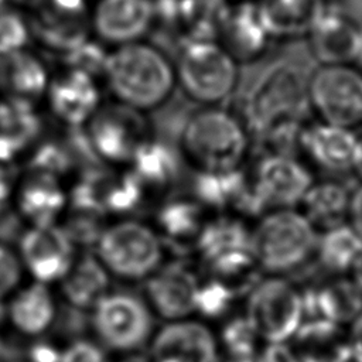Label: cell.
<instances>
[{"label": "cell", "mask_w": 362, "mask_h": 362, "mask_svg": "<svg viewBox=\"0 0 362 362\" xmlns=\"http://www.w3.org/2000/svg\"><path fill=\"white\" fill-rule=\"evenodd\" d=\"M102 85L110 100L148 113L177 89L174 59L148 40L110 48Z\"/></svg>", "instance_id": "cell-3"}, {"label": "cell", "mask_w": 362, "mask_h": 362, "mask_svg": "<svg viewBox=\"0 0 362 362\" xmlns=\"http://www.w3.org/2000/svg\"><path fill=\"white\" fill-rule=\"evenodd\" d=\"M307 41L318 65L355 64L361 54L362 23L345 8L331 4Z\"/></svg>", "instance_id": "cell-21"}, {"label": "cell", "mask_w": 362, "mask_h": 362, "mask_svg": "<svg viewBox=\"0 0 362 362\" xmlns=\"http://www.w3.org/2000/svg\"><path fill=\"white\" fill-rule=\"evenodd\" d=\"M181 163L178 150L154 136L139 148L127 168L154 195L173 189L180 175Z\"/></svg>", "instance_id": "cell-31"}, {"label": "cell", "mask_w": 362, "mask_h": 362, "mask_svg": "<svg viewBox=\"0 0 362 362\" xmlns=\"http://www.w3.org/2000/svg\"><path fill=\"white\" fill-rule=\"evenodd\" d=\"M352 354L351 362H362V313L346 327Z\"/></svg>", "instance_id": "cell-41"}, {"label": "cell", "mask_w": 362, "mask_h": 362, "mask_svg": "<svg viewBox=\"0 0 362 362\" xmlns=\"http://www.w3.org/2000/svg\"><path fill=\"white\" fill-rule=\"evenodd\" d=\"M81 136L96 164L120 170L127 168L139 148L156 134L148 113L105 100Z\"/></svg>", "instance_id": "cell-9"}, {"label": "cell", "mask_w": 362, "mask_h": 362, "mask_svg": "<svg viewBox=\"0 0 362 362\" xmlns=\"http://www.w3.org/2000/svg\"><path fill=\"white\" fill-rule=\"evenodd\" d=\"M351 280L355 283V286L361 290L362 293V256L358 259V262L355 263V266L352 267L351 273H349Z\"/></svg>", "instance_id": "cell-45"}, {"label": "cell", "mask_w": 362, "mask_h": 362, "mask_svg": "<svg viewBox=\"0 0 362 362\" xmlns=\"http://www.w3.org/2000/svg\"><path fill=\"white\" fill-rule=\"evenodd\" d=\"M320 232L298 208L274 209L250 223L252 253L262 276L288 277L314 263Z\"/></svg>", "instance_id": "cell-4"}, {"label": "cell", "mask_w": 362, "mask_h": 362, "mask_svg": "<svg viewBox=\"0 0 362 362\" xmlns=\"http://www.w3.org/2000/svg\"><path fill=\"white\" fill-rule=\"evenodd\" d=\"M232 0H177L171 31L177 44L189 40H216Z\"/></svg>", "instance_id": "cell-32"}, {"label": "cell", "mask_w": 362, "mask_h": 362, "mask_svg": "<svg viewBox=\"0 0 362 362\" xmlns=\"http://www.w3.org/2000/svg\"><path fill=\"white\" fill-rule=\"evenodd\" d=\"M92 250L126 284H143L173 255L153 223L137 216L109 219Z\"/></svg>", "instance_id": "cell-5"}, {"label": "cell", "mask_w": 362, "mask_h": 362, "mask_svg": "<svg viewBox=\"0 0 362 362\" xmlns=\"http://www.w3.org/2000/svg\"><path fill=\"white\" fill-rule=\"evenodd\" d=\"M352 175L359 182H362V136H358L355 160H354V167H352Z\"/></svg>", "instance_id": "cell-43"}, {"label": "cell", "mask_w": 362, "mask_h": 362, "mask_svg": "<svg viewBox=\"0 0 362 362\" xmlns=\"http://www.w3.org/2000/svg\"><path fill=\"white\" fill-rule=\"evenodd\" d=\"M17 177L11 165L0 164V218L13 209Z\"/></svg>", "instance_id": "cell-39"}, {"label": "cell", "mask_w": 362, "mask_h": 362, "mask_svg": "<svg viewBox=\"0 0 362 362\" xmlns=\"http://www.w3.org/2000/svg\"><path fill=\"white\" fill-rule=\"evenodd\" d=\"M42 133L44 123L35 105L0 96V164L13 167L24 161Z\"/></svg>", "instance_id": "cell-26"}, {"label": "cell", "mask_w": 362, "mask_h": 362, "mask_svg": "<svg viewBox=\"0 0 362 362\" xmlns=\"http://www.w3.org/2000/svg\"><path fill=\"white\" fill-rule=\"evenodd\" d=\"M240 311L266 345L288 344L304 322L301 286L284 276H260Z\"/></svg>", "instance_id": "cell-10"}, {"label": "cell", "mask_w": 362, "mask_h": 362, "mask_svg": "<svg viewBox=\"0 0 362 362\" xmlns=\"http://www.w3.org/2000/svg\"><path fill=\"white\" fill-rule=\"evenodd\" d=\"M356 143L355 130L311 119L301 133L300 158L327 177L348 175L352 174Z\"/></svg>", "instance_id": "cell-20"}, {"label": "cell", "mask_w": 362, "mask_h": 362, "mask_svg": "<svg viewBox=\"0 0 362 362\" xmlns=\"http://www.w3.org/2000/svg\"><path fill=\"white\" fill-rule=\"evenodd\" d=\"M89 28L109 49L147 40L157 28L156 0H93Z\"/></svg>", "instance_id": "cell-16"}, {"label": "cell", "mask_w": 362, "mask_h": 362, "mask_svg": "<svg viewBox=\"0 0 362 362\" xmlns=\"http://www.w3.org/2000/svg\"><path fill=\"white\" fill-rule=\"evenodd\" d=\"M23 1H27V3H34L35 0H23Z\"/></svg>", "instance_id": "cell-50"}, {"label": "cell", "mask_w": 362, "mask_h": 362, "mask_svg": "<svg viewBox=\"0 0 362 362\" xmlns=\"http://www.w3.org/2000/svg\"><path fill=\"white\" fill-rule=\"evenodd\" d=\"M52 72L28 48L0 57V96L35 105L44 100Z\"/></svg>", "instance_id": "cell-27"}, {"label": "cell", "mask_w": 362, "mask_h": 362, "mask_svg": "<svg viewBox=\"0 0 362 362\" xmlns=\"http://www.w3.org/2000/svg\"><path fill=\"white\" fill-rule=\"evenodd\" d=\"M0 324H3V304H0Z\"/></svg>", "instance_id": "cell-48"}, {"label": "cell", "mask_w": 362, "mask_h": 362, "mask_svg": "<svg viewBox=\"0 0 362 362\" xmlns=\"http://www.w3.org/2000/svg\"><path fill=\"white\" fill-rule=\"evenodd\" d=\"M147 355L174 358L181 362H221L222 359L216 329L197 315L158 325Z\"/></svg>", "instance_id": "cell-18"}, {"label": "cell", "mask_w": 362, "mask_h": 362, "mask_svg": "<svg viewBox=\"0 0 362 362\" xmlns=\"http://www.w3.org/2000/svg\"><path fill=\"white\" fill-rule=\"evenodd\" d=\"M90 337L110 355L147 352L157 318L141 293L112 288L89 313Z\"/></svg>", "instance_id": "cell-8"}, {"label": "cell", "mask_w": 362, "mask_h": 362, "mask_svg": "<svg viewBox=\"0 0 362 362\" xmlns=\"http://www.w3.org/2000/svg\"><path fill=\"white\" fill-rule=\"evenodd\" d=\"M177 88L197 106L223 105L239 83V62L216 40L177 44Z\"/></svg>", "instance_id": "cell-7"}, {"label": "cell", "mask_w": 362, "mask_h": 362, "mask_svg": "<svg viewBox=\"0 0 362 362\" xmlns=\"http://www.w3.org/2000/svg\"><path fill=\"white\" fill-rule=\"evenodd\" d=\"M313 119L355 130L362 126V68L355 64L318 65L305 79Z\"/></svg>", "instance_id": "cell-11"}, {"label": "cell", "mask_w": 362, "mask_h": 362, "mask_svg": "<svg viewBox=\"0 0 362 362\" xmlns=\"http://www.w3.org/2000/svg\"><path fill=\"white\" fill-rule=\"evenodd\" d=\"M348 223L362 238V182H358L356 185H354L351 204H349Z\"/></svg>", "instance_id": "cell-40"}, {"label": "cell", "mask_w": 362, "mask_h": 362, "mask_svg": "<svg viewBox=\"0 0 362 362\" xmlns=\"http://www.w3.org/2000/svg\"><path fill=\"white\" fill-rule=\"evenodd\" d=\"M7 362H30V361H27L24 358H17V359H7Z\"/></svg>", "instance_id": "cell-47"}, {"label": "cell", "mask_w": 362, "mask_h": 362, "mask_svg": "<svg viewBox=\"0 0 362 362\" xmlns=\"http://www.w3.org/2000/svg\"><path fill=\"white\" fill-rule=\"evenodd\" d=\"M352 189L342 177L315 178L298 209L318 232L348 223Z\"/></svg>", "instance_id": "cell-29"}, {"label": "cell", "mask_w": 362, "mask_h": 362, "mask_svg": "<svg viewBox=\"0 0 362 362\" xmlns=\"http://www.w3.org/2000/svg\"><path fill=\"white\" fill-rule=\"evenodd\" d=\"M202 279L195 259L174 253L141 284V294L163 322L194 317Z\"/></svg>", "instance_id": "cell-13"}, {"label": "cell", "mask_w": 362, "mask_h": 362, "mask_svg": "<svg viewBox=\"0 0 362 362\" xmlns=\"http://www.w3.org/2000/svg\"><path fill=\"white\" fill-rule=\"evenodd\" d=\"M240 113L262 153L298 157L301 133L313 117L298 68L286 61L269 66L249 90Z\"/></svg>", "instance_id": "cell-1"}, {"label": "cell", "mask_w": 362, "mask_h": 362, "mask_svg": "<svg viewBox=\"0 0 362 362\" xmlns=\"http://www.w3.org/2000/svg\"><path fill=\"white\" fill-rule=\"evenodd\" d=\"M112 284V276L93 250H81L55 290L62 305L71 311L89 315L95 305L113 288Z\"/></svg>", "instance_id": "cell-25"}, {"label": "cell", "mask_w": 362, "mask_h": 362, "mask_svg": "<svg viewBox=\"0 0 362 362\" xmlns=\"http://www.w3.org/2000/svg\"><path fill=\"white\" fill-rule=\"evenodd\" d=\"M31 38L28 14L4 6L0 10V57L28 48Z\"/></svg>", "instance_id": "cell-35"}, {"label": "cell", "mask_w": 362, "mask_h": 362, "mask_svg": "<svg viewBox=\"0 0 362 362\" xmlns=\"http://www.w3.org/2000/svg\"><path fill=\"white\" fill-rule=\"evenodd\" d=\"M4 6H7V0H0V10H1Z\"/></svg>", "instance_id": "cell-49"}, {"label": "cell", "mask_w": 362, "mask_h": 362, "mask_svg": "<svg viewBox=\"0 0 362 362\" xmlns=\"http://www.w3.org/2000/svg\"><path fill=\"white\" fill-rule=\"evenodd\" d=\"M250 223L238 214H212L192 247L205 276L233 286L243 296L260 277L252 253Z\"/></svg>", "instance_id": "cell-6"}, {"label": "cell", "mask_w": 362, "mask_h": 362, "mask_svg": "<svg viewBox=\"0 0 362 362\" xmlns=\"http://www.w3.org/2000/svg\"><path fill=\"white\" fill-rule=\"evenodd\" d=\"M247 174L257 216L267 211L298 208L315 180L303 158L276 153H262Z\"/></svg>", "instance_id": "cell-12"}, {"label": "cell", "mask_w": 362, "mask_h": 362, "mask_svg": "<svg viewBox=\"0 0 362 362\" xmlns=\"http://www.w3.org/2000/svg\"><path fill=\"white\" fill-rule=\"evenodd\" d=\"M362 256V238L349 223L320 232L314 263L327 276H349Z\"/></svg>", "instance_id": "cell-33"}, {"label": "cell", "mask_w": 362, "mask_h": 362, "mask_svg": "<svg viewBox=\"0 0 362 362\" xmlns=\"http://www.w3.org/2000/svg\"><path fill=\"white\" fill-rule=\"evenodd\" d=\"M304 321H329L348 327L362 313V293L349 276H327L301 286Z\"/></svg>", "instance_id": "cell-24"}, {"label": "cell", "mask_w": 362, "mask_h": 362, "mask_svg": "<svg viewBox=\"0 0 362 362\" xmlns=\"http://www.w3.org/2000/svg\"><path fill=\"white\" fill-rule=\"evenodd\" d=\"M61 300L55 287L27 280L4 304L3 324L27 342L48 337L59 321Z\"/></svg>", "instance_id": "cell-17"}, {"label": "cell", "mask_w": 362, "mask_h": 362, "mask_svg": "<svg viewBox=\"0 0 362 362\" xmlns=\"http://www.w3.org/2000/svg\"><path fill=\"white\" fill-rule=\"evenodd\" d=\"M0 362H7L6 348H4V342L1 339H0Z\"/></svg>", "instance_id": "cell-46"}, {"label": "cell", "mask_w": 362, "mask_h": 362, "mask_svg": "<svg viewBox=\"0 0 362 362\" xmlns=\"http://www.w3.org/2000/svg\"><path fill=\"white\" fill-rule=\"evenodd\" d=\"M44 100L61 126L81 130L103 105L105 89L99 78L62 65L52 72Z\"/></svg>", "instance_id": "cell-15"}, {"label": "cell", "mask_w": 362, "mask_h": 362, "mask_svg": "<svg viewBox=\"0 0 362 362\" xmlns=\"http://www.w3.org/2000/svg\"><path fill=\"white\" fill-rule=\"evenodd\" d=\"M242 298L243 294L233 286L204 274L197 296L195 315L209 324L222 322L235 314L238 301Z\"/></svg>", "instance_id": "cell-34"}, {"label": "cell", "mask_w": 362, "mask_h": 362, "mask_svg": "<svg viewBox=\"0 0 362 362\" xmlns=\"http://www.w3.org/2000/svg\"><path fill=\"white\" fill-rule=\"evenodd\" d=\"M68 206V182L62 178L27 168L18 174L13 211L25 226L59 223Z\"/></svg>", "instance_id": "cell-19"}, {"label": "cell", "mask_w": 362, "mask_h": 362, "mask_svg": "<svg viewBox=\"0 0 362 362\" xmlns=\"http://www.w3.org/2000/svg\"><path fill=\"white\" fill-rule=\"evenodd\" d=\"M107 362H150V358L147 352H137V354L109 355Z\"/></svg>", "instance_id": "cell-42"}, {"label": "cell", "mask_w": 362, "mask_h": 362, "mask_svg": "<svg viewBox=\"0 0 362 362\" xmlns=\"http://www.w3.org/2000/svg\"><path fill=\"white\" fill-rule=\"evenodd\" d=\"M16 249L27 280L52 287L64 279L79 252L59 223L25 226Z\"/></svg>", "instance_id": "cell-14"}, {"label": "cell", "mask_w": 362, "mask_h": 362, "mask_svg": "<svg viewBox=\"0 0 362 362\" xmlns=\"http://www.w3.org/2000/svg\"><path fill=\"white\" fill-rule=\"evenodd\" d=\"M25 281L27 276L16 246L0 239V304H4Z\"/></svg>", "instance_id": "cell-36"}, {"label": "cell", "mask_w": 362, "mask_h": 362, "mask_svg": "<svg viewBox=\"0 0 362 362\" xmlns=\"http://www.w3.org/2000/svg\"><path fill=\"white\" fill-rule=\"evenodd\" d=\"M62 345L48 339V337L30 341L24 359L30 362H59Z\"/></svg>", "instance_id": "cell-38"}, {"label": "cell", "mask_w": 362, "mask_h": 362, "mask_svg": "<svg viewBox=\"0 0 362 362\" xmlns=\"http://www.w3.org/2000/svg\"><path fill=\"white\" fill-rule=\"evenodd\" d=\"M216 41L239 62L260 59L273 38L260 16L256 0H232Z\"/></svg>", "instance_id": "cell-22"}, {"label": "cell", "mask_w": 362, "mask_h": 362, "mask_svg": "<svg viewBox=\"0 0 362 362\" xmlns=\"http://www.w3.org/2000/svg\"><path fill=\"white\" fill-rule=\"evenodd\" d=\"M253 143L240 112L225 105L197 106L180 129L177 150L192 173H225L246 167Z\"/></svg>", "instance_id": "cell-2"}, {"label": "cell", "mask_w": 362, "mask_h": 362, "mask_svg": "<svg viewBox=\"0 0 362 362\" xmlns=\"http://www.w3.org/2000/svg\"><path fill=\"white\" fill-rule=\"evenodd\" d=\"M109 352L92 337H74L62 345L59 362H107Z\"/></svg>", "instance_id": "cell-37"}, {"label": "cell", "mask_w": 362, "mask_h": 362, "mask_svg": "<svg viewBox=\"0 0 362 362\" xmlns=\"http://www.w3.org/2000/svg\"><path fill=\"white\" fill-rule=\"evenodd\" d=\"M212 214L191 194L163 197L153 209L151 223L170 250H189Z\"/></svg>", "instance_id": "cell-23"}, {"label": "cell", "mask_w": 362, "mask_h": 362, "mask_svg": "<svg viewBox=\"0 0 362 362\" xmlns=\"http://www.w3.org/2000/svg\"><path fill=\"white\" fill-rule=\"evenodd\" d=\"M301 362H351L348 329L329 321H304L288 342Z\"/></svg>", "instance_id": "cell-30"}, {"label": "cell", "mask_w": 362, "mask_h": 362, "mask_svg": "<svg viewBox=\"0 0 362 362\" xmlns=\"http://www.w3.org/2000/svg\"><path fill=\"white\" fill-rule=\"evenodd\" d=\"M273 41L307 38L329 8V0H256Z\"/></svg>", "instance_id": "cell-28"}, {"label": "cell", "mask_w": 362, "mask_h": 362, "mask_svg": "<svg viewBox=\"0 0 362 362\" xmlns=\"http://www.w3.org/2000/svg\"><path fill=\"white\" fill-rule=\"evenodd\" d=\"M345 8L348 13H351L354 17H356L362 23V0H344Z\"/></svg>", "instance_id": "cell-44"}]
</instances>
